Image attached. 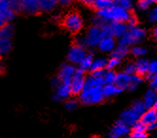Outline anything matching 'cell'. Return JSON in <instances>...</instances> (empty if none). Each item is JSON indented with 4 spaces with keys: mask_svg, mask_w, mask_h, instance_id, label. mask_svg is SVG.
I'll return each mask as SVG.
<instances>
[{
    "mask_svg": "<svg viewBox=\"0 0 157 138\" xmlns=\"http://www.w3.org/2000/svg\"><path fill=\"white\" fill-rule=\"evenodd\" d=\"M103 98V87L94 86L87 83H85L84 88L80 96L81 101L86 105L97 104V103L101 102Z\"/></svg>",
    "mask_w": 157,
    "mask_h": 138,
    "instance_id": "1",
    "label": "cell"
},
{
    "mask_svg": "<svg viewBox=\"0 0 157 138\" xmlns=\"http://www.w3.org/2000/svg\"><path fill=\"white\" fill-rule=\"evenodd\" d=\"M98 15L107 22H125L128 21L131 14L129 11L117 5H113L102 10H98Z\"/></svg>",
    "mask_w": 157,
    "mask_h": 138,
    "instance_id": "2",
    "label": "cell"
},
{
    "mask_svg": "<svg viewBox=\"0 0 157 138\" xmlns=\"http://www.w3.org/2000/svg\"><path fill=\"white\" fill-rule=\"evenodd\" d=\"M146 36V32L144 29L139 28H131L127 32L123 35L119 40V44L129 47V45L134 44L140 41H142Z\"/></svg>",
    "mask_w": 157,
    "mask_h": 138,
    "instance_id": "3",
    "label": "cell"
},
{
    "mask_svg": "<svg viewBox=\"0 0 157 138\" xmlns=\"http://www.w3.org/2000/svg\"><path fill=\"white\" fill-rule=\"evenodd\" d=\"M63 26L72 33H76L82 29L83 22L82 16L76 11L67 14L63 19Z\"/></svg>",
    "mask_w": 157,
    "mask_h": 138,
    "instance_id": "4",
    "label": "cell"
},
{
    "mask_svg": "<svg viewBox=\"0 0 157 138\" xmlns=\"http://www.w3.org/2000/svg\"><path fill=\"white\" fill-rule=\"evenodd\" d=\"M103 38H104V35L102 33L101 28L93 26L87 31V34L84 38L85 44L87 45V47H90V48L98 47L100 43V41H101Z\"/></svg>",
    "mask_w": 157,
    "mask_h": 138,
    "instance_id": "5",
    "label": "cell"
},
{
    "mask_svg": "<svg viewBox=\"0 0 157 138\" xmlns=\"http://www.w3.org/2000/svg\"><path fill=\"white\" fill-rule=\"evenodd\" d=\"M85 85V79H84V71L82 69H76V72L72 80L70 82L71 94L72 95H80Z\"/></svg>",
    "mask_w": 157,
    "mask_h": 138,
    "instance_id": "6",
    "label": "cell"
},
{
    "mask_svg": "<svg viewBox=\"0 0 157 138\" xmlns=\"http://www.w3.org/2000/svg\"><path fill=\"white\" fill-rule=\"evenodd\" d=\"M86 56V52L84 48L78 44H75L70 48L68 52V60L75 64H80L82 59Z\"/></svg>",
    "mask_w": 157,
    "mask_h": 138,
    "instance_id": "7",
    "label": "cell"
},
{
    "mask_svg": "<svg viewBox=\"0 0 157 138\" xmlns=\"http://www.w3.org/2000/svg\"><path fill=\"white\" fill-rule=\"evenodd\" d=\"M140 118L141 114H139L132 107L123 112L120 117V120L124 122L126 125H128L129 127L130 126H133L138 120H140Z\"/></svg>",
    "mask_w": 157,
    "mask_h": 138,
    "instance_id": "8",
    "label": "cell"
},
{
    "mask_svg": "<svg viewBox=\"0 0 157 138\" xmlns=\"http://www.w3.org/2000/svg\"><path fill=\"white\" fill-rule=\"evenodd\" d=\"M130 129H129V126L126 125L123 121L119 120L117 121L113 129H112L109 137L110 138H120L121 136H125L129 133Z\"/></svg>",
    "mask_w": 157,
    "mask_h": 138,
    "instance_id": "9",
    "label": "cell"
},
{
    "mask_svg": "<svg viewBox=\"0 0 157 138\" xmlns=\"http://www.w3.org/2000/svg\"><path fill=\"white\" fill-rule=\"evenodd\" d=\"M75 72H76V69L74 66H72L70 64H64L63 66H62L58 77L62 80V82L70 83L72 80V78L75 75Z\"/></svg>",
    "mask_w": 157,
    "mask_h": 138,
    "instance_id": "10",
    "label": "cell"
},
{
    "mask_svg": "<svg viewBox=\"0 0 157 138\" xmlns=\"http://www.w3.org/2000/svg\"><path fill=\"white\" fill-rule=\"evenodd\" d=\"M115 84L121 90L129 89L130 85L132 84V75H129L125 72L118 73L117 75Z\"/></svg>",
    "mask_w": 157,
    "mask_h": 138,
    "instance_id": "11",
    "label": "cell"
},
{
    "mask_svg": "<svg viewBox=\"0 0 157 138\" xmlns=\"http://www.w3.org/2000/svg\"><path fill=\"white\" fill-rule=\"evenodd\" d=\"M23 10L26 11L27 13L34 14L37 13L40 10V6L38 0H20Z\"/></svg>",
    "mask_w": 157,
    "mask_h": 138,
    "instance_id": "12",
    "label": "cell"
},
{
    "mask_svg": "<svg viewBox=\"0 0 157 138\" xmlns=\"http://www.w3.org/2000/svg\"><path fill=\"white\" fill-rule=\"evenodd\" d=\"M0 13H1L6 21L13 19L14 13L10 9V0H0Z\"/></svg>",
    "mask_w": 157,
    "mask_h": 138,
    "instance_id": "13",
    "label": "cell"
},
{
    "mask_svg": "<svg viewBox=\"0 0 157 138\" xmlns=\"http://www.w3.org/2000/svg\"><path fill=\"white\" fill-rule=\"evenodd\" d=\"M71 94V88H70V83H64L62 82L56 90V94L54 96L55 100H61L63 98H68Z\"/></svg>",
    "mask_w": 157,
    "mask_h": 138,
    "instance_id": "14",
    "label": "cell"
},
{
    "mask_svg": "<svg viewBox=\"0 0 157 138\" xmlns=\"http://www.w3.org/2000/svg\"><path fill=\"white\" fill-rule=\"evenodd\" d=\"M98 48L101 51L109 52L116 48V42L113 37H104L101 41H100Z\"/></svg>",
    "mask_w": 157,
    "mask_h": 138,
    "instance_id": "15",
    "label": "cell"
},
{
    "mask_svg": "<svg viewBox=\"0 0 157 138\" xmlns=\"http://www.w3.org/2000/svg\"><path fill=\"white\" fill-rule=\"evenodd\" d=\"M142 122H144L146 125H150L151 123L157 122V110L155 109H149L148 111H146L140 118Z\"/></svg>",
    "mask_w": 157,
    "mask_h": 138,
    "instance_id": "16",
    "label": "cell"
},
{
    "mask_svg": "<svg viewBox=\"0 0 157 138\" xmlns=\"http://www.w3.org/2000/svg\"><path fill=\"white\" fill-rule=\"evenodd\" d=\"M111 27H112V30H113L114 36L119 38H121L128 30L127 26L125 24H123V22H112Z\"/></svg>",
    "mask_w": 157,
    "mask_h": 138,
    "instance_id": "17",
    "label": "cell"
},
{
    "mask_svg": "<svg viewBox=\"0 0 157 138\" xmlns=\"http://www.w3.org/2000/svg\"><path fill=\"white\" fill-rule=\"evenodd\" d=\"M149 64L150 63L145 60V59H140L138 60L134 65H136V73L141 77L146 76L149 73Z\"/></svg>",
    "mask_w": 157,
    "mask_h": 138,
    "instance_id": "18",
    "label": "cell"
},
{
    "mask_svg": "<svg viewBox=\"0 0 157 138\" xmlns=\"http://www.w3.org/2000/svg\"><path fill=\"white\" fill-rule=\"evenodd\" d=\"M156 99H157V94L155 90L151 89L146 92L144 97V104L146 105L147 109H151L153 107Z\"/></svg>",
    "mask_w": 157,
    "mask_h": 138,
    "instance_id": "19",
    "label": "cell"
},
{
    "mask_svg": "<svg viewBox=\"0 0 157 138\" xmlns=\"http://www.w3.org/2000/svg\"><path fill=\"white\" fill-rule=\"evenodd\" d=\"M121 92L122 90L118 88L116 84H105L103 86V94H104V97H107V98L117 95L121 93Z\"/></svg>",
    "mask_w": 157,
    "mask_h": 138,
    "instance_id": "20",
    "label": "cell"
},
{
    "mask_svg": "<svg viewBox=\"0 0 157 138\" xmlns=\"http://www.w3.org/2000/svg\"><path fill=\"white\" fill-rule=\"evenodd\" d=\"M40 10L43 11H51L57 5V0H38Z\"/></svg>",
    "mask_w": 157,
    "mask_h": 138,
    "instance_id": "21",
    "label": "cell"
},
{
    "mask_svg": "<svg viewBox=\"0 0 157 138\" xmlns=\"http://www.w3.org/2000/svg\"><path fill=\"white\" fill-rule=\"evenodd\" d=\"M128 47H124V45L119 44L117 48H116L113 50V53H112V57L118 60L123 59L124 57L128 54Z\"/></svg>",
    "mask_w": 157,
    "mask_h": 138,
    "instance_id": "22",
    "label": "cell"
},
{
    "mask_svg": "<svg viewBox=\"0 0 157 138\" xmlns=\"http://www.w3.org/2000/svg\"><path fill=\"white\" fill-rule=\"evenodd\" d=\"M13 27L12 25H5L0 29V39H10L13 35Z\"/></svg>",
    "mask_w": 157,
    "mask_h": 138,
    "instance_id": "23",
    "label": "cell"
},
{
    "mask_svg": "<svg viewBox=\"0 0 157 138\" xmlns=\"http://www.w3.org/2000/svg\"><path fill=\"white\" fill-rule=\"evenodd\" d=\"M93 62H94L93 55L92 54H86V56L82 59V61L80 63V68L82 69L83 71L87 70V69H90Z\"/></svg>",
    "mask_w": 157,
    "mask_h": 138,
    "instance_id": "24",
    "label": "cell"
},
{
    "mask_svg": "<svg viewBox=\"0 0 157 138\" xmlns=\"http://www.w3.org/2000/svg\"><path fill=\"white\" fill-rule=\"evenodd\" d=\"M107 62L108 61H106L105 59H102V58H98V59L94 60V62H93V63L91 65L90 70L92 72L97 71V70H101V69H103L104 67H106Z\"/></svg>",
    "mask_w": 157,
    "mask_h": 138,
    "instance_id": "25",
    "label": "cell"
},
{
    "mask_svg": "<svg viewBox=\"0 0 157 138\" xmlns=\"http://www.w3.org/2000/svg\"><path fill=\"white\" fill-rule=\"evenodd\" d=\"M93 6L98 10H106L110 8L111 6H113V2L109 1V0H95Z\"/></svg>",
    "mask_w": 157,
    "mask_h": 138,
    "instance_id": "26",
    "label": "cell"
},
{
    "mask_svg": "<svg viewBox=\"0 0 157 138\" xmlns=\"http://www.w3.org/2000/svg\"><path fill=\"white\" fill-rule=\"evenodd\" d=\"M117 74L113 70H108L103 75V80L105 84H115Z\"/></svg>",
    "mask_w": 157,
    "mask_h": 138,
    "instance_id": "27",
    "label": "cell"
},
{
    "mask_svg": "<svg viewBox=\"0 0 157 138\" xmlns=\"http://www.w3.org/2000/svg\"><path fill=\"white\" fill-rule=\"evenodd\" d=\"M12 42L10 39H0V54H6L10 50Z\"/></svg>",
    "mask_w": 157,
    "mask_h": 138,
    "instance_id": "28",
    "label": "cell"
},
{
    "mask_svg": "<svg viewBox=\"0 0 157 138\" xmlns=\"http://www.w3.org/2000/svg\"><path fill=\"white\" fill-rule=\"evenodd\" d=\"M155 74H157V61H151L149 64V73L147 74V79L151 80Z\"/></svg>",
    "mask_w": 157,
    "mask_h": 138,
    "instance_id": "29",
    "label": "cell"
},
{
    "mask_svg": "<svg viewBox=\"0 0 157 138\" xmlns=\"http://www.w3.org/2000/svg\"><path fill=\"white\" fill-rule=\"evenodd\" d=\"M132 108L136 110L139 114H141V117H142V114L147 111L146 109H147V107H146V105L144 104V102H142V101H136L132 104Z\"/></svg>",
    "mask_w": 157,
    "mask_h": 138,
    "instance_id": "30",
    "label": "cell"
},
{
    "mask_svg": "<svg viewBox=\"0 0 157 138\" xmlns=\"http://www.w3.org/2000/svg\"><path fill=\"white\" fill-rule=\"evenodd\" d=\"M10 9L13 10V13H19V11L23 10L20 0H12L10 1Z\"/></svg>",
    "mask_w": 157,
    "mask_h": 138,
    "instance_id": "31",
    "label": "cell"
},
{
    "mask_svg": "<svg viewBox=\"0 0 157 138\" xmlns=\"http://www.w3.org/2000/svg\"><path fill=\"white\" fill-rule=\"evenodd\" d=\"M147 130V125L141 120H138L132 126V132H145Z\"/></svg>",
    "mask_w": 157,
    "mask_h": 138,
    "instance_id": "32",
    "label": "cell"
},
{
    "mask_svg": "<svg viewBox=\"0 0 157 138\" xmlns=\"http://www.w3.org/2000/svg\"><path fill=\"white\" fill-rule=\"evenodd\" d=\"M131 52L133 56L141 57V56H144L146 53H147V50H146L144 48H141V47H134L131 49Z\"/></svg>",
    "mask_w": 157,
    "mask_h": 138,
    "instance_id": "33",
    "label": "cell"
},
{
    "mask_svg": "<svg viewBox=\"0 0 157 138\" xmlns=\"http://www.w3.org/2000/svg\"><path fill=\"white\" fill-rule=\"evenodd\" d=\"M102 33L104 37H114V34H113V30H112V27H111V24H109V23H107V24H105L102 28Z\"/></svg>",
    "mask_w": 157,
    "mask_h": 138,
    "instance_id": "34",
    "label": "cell"
},
{
    "mask_svg": "<svg viewBox=\"0 0 157 138\" xmlns=\"http://www.w3.org/2000/svg\"><path fill=\"white\" fill-rule=\"evenodd\" d=\"M116 5L125 9V10H130L132 8V2L131 0H116Z\"/></svg>",
    "mask_w": 157,
    "mask_h": 138,
    "instance_id": "35",
    "label": "cell"
},
{
    "mask_svg": "<svg viewBox=\"0 0 157 138\" xmlns=\"http://www.w3.org/2000/svg\"><path fill=\"white\" fill-rule=\"evenodd\" d=\"M152 3H153V0H139L138 7L140 10H148Z\"/></svg>",
    "mask_w": 157,
    "mask_h": 138,
    "instance_id": "36",
    "label": "cell"
},
{
    "mask_svg": "<svg viewBox=\"0 0 157 138\" xmlns=\"http://www.w3.org/2000/svg\"><path fill=\"white\" fill-rule=\"evenodd\" d=\"M107 23H109V22H107L105 19H103L102 17H100V16H96L94 19H93V24H94V26H96V27H99V28H102L105 24H107Z\"/></svg>",
    "mask_w": 157,
    "mask_h": 138,
    "instance_id": "37",
    "label": "cell"
},
{
    "mask_svg": "<svg viewBox=\"0 0 157 138\" xmlns=\"http://www.w3.org/2000/svg\"><path fill=\"white\" fill-rule=\"evenodd\" d=\"M118 64H119V60L118 59H116V58H113V57H112V59H110L107 62L106 67H107L108 70H112V69L116 68Z\"/></svg>",
    "mask_w": 157,
    "mask_h": 138,
    "instance_id": "38",
    "label": "cell"
},
{
    "mask_svg": "<svg viewBox=\"0 0 157 138\" xmlns=\"http://www.w3.org/2000/svg\"><path fill=\"white\" fill-rule=\"evenodd\" d=\"M78 107V102L74 99H71L69 101H67L66 102V104H65V108L67 110H69V111H74L76 110Z\"/></svg>",
    "mask_w": 157,
    "mask_h": 138,
    "instance_id": "39",
    "label": "cell"
},
{
    "mask_svg": "<svg viewBox=\"0 0 157 138\" xmlns=\"http://www.w3.org/2000/svg\"><path fill=\"white\" fill-rule=\"evenodd\" d=\"M129 138H147V134L145 132H132Z\"/></svg>",
    "mask_w": 157,
    "mask_h": 138,
    "instance_id": "40",
    "label": "cell"
},
{
    "mask_svg": "<svg viewBox=\"0 0 157 138\" xmlns=\"http://www.w3.org/2000/svg\"><path fill=\"white\" fill-rule=\"evenodd\" d=\"M125 73L129 74V75H132L134 72H136V65L134 63H129L125 66Z\"/></svg>",
    "mask_w": 157,
    "mask_h": 138,
    "instance_id": "41",
    "label": "cell"
},
{
    "mask_svg": "<svg viewBox=\"0 0 157 138\" xmlns=\"http://www.w3.org/2000/svg\"><path fill=\"white\" fill-rule=\"evenodd\" d=\"M149 18L151 22H157V7L153 8L149 14Z\"/></svg>",
    "mask_w": 157,
    "mask_h": 138,
    "instance_id": "42",
    "label": "cell"
},
{
    "mask_svg": "<svg viewBox=\"0 0 157 138\" xmlns=\"http://www.w3.org/2000/svg\"><path fill=\"white\" fill-rule=\"evenodd\" d=\"M142 77L139 76V75H132V83L133 84H140L142 82Z\"/></svg>",
    "mask_w": 157,
    "mask_h": 138,
    "instance_id": "43",
    "label": "cell"
},
{
    "mask_svg": "<svg viewBox=\"0 0 157 138\" xmlns=\"http://www.w3.org/2000/svg\"><path fill=\"white\" fill-rule=\"evenodd\" d=\"M127 22H128V24H129V26H130L131 28H133V27H136V24H137V19H136V16L131 15L130 18H129V20H128Z\"/></svg>",
    "mask_w": 157,
    "mask_h": 138,
    "instance_id": "44",
    "label": "cell"
},
{
    "mask_svg": "<svg viewBox=\"0 0 157 138\" xmlns=\"http://www.w3.org/2000/svg\"><path fill=\"white\" fill-rule=\"evenodd\" d=\"M151 89L157 91V74H155L152 78V79L151 80Z\"/></svg>",
    "mask_w": 157,
    "mask_h": 138,
    "instance_id": "45",
    "label": "cell"
},
{
    "mask_svg": "<svg viewBox=\"0 0 157 138\" xmlns=\"http://www.w3.org/2000/svg\"><path fill=\"white\" fill-rule=\"evenodd\" d=\"M104 73H105V72L103 71V69H101V70H97V71L92 72V76L97 77V78H103Z\"/></svg>",
    "mask_w": 157,
    "mask_h": 138,
    "instance_id": "46",
    "label": "cell"
},
{
    "mask_svg": "<svg viewBox=\"0 0 157 138\" xmlns=\"http://www.w3.org/2000/svg\"><path fill=\"white\" fill-rule=\"evenodd\" d=\"M6 19L4 18V16L1 14V13H0V29H1L5 25H6Z\"/></svg>",
    "mask_w": 157,
    "mask_h": 138,
    "instance_id": "47",
    "label": "cell"
},
{
    "mask_svg": "<svg viewBox=\"0 0 157 138\" xmlns=\"http://www.w3.org/2000/svg\"><path fill=\"white\" fill-rule=\"evenodd\" d=\"M156 128H157V122L151 123L150 125H147V130H149V131H152V130H154Z\"/></svg>",
    "mask_w": 157,
    "mask_h": 138,
    "instance_id": "48",
    "label": "cell"
},
{
    "mask_svg": "<svg viewBox=\"0 0 157 138\" xmlns=\"http://www.w3.org/2000/svg\"><path fill=\"white\" fill-rule=\"evenodd\" d=\"M57 1L62 5H68L71 2V0H57Z\"/></svg>",
    "mask_w": 157,
    "mask_h": 138,
    "instance_id": "49",
    "label": "cell"
},
{
    "mask_svg": "<svg viewBox=\"0 0 157 138\" xmlns=\"http://www.w3.org/2000/svg\"><path fill=\"white\" fill-rule=\"evenodd\" d=\"M82 1L85 3V4H87V5H93V3L95 2V0H82Z\"/></svg>",
    "mask_w": 157,
    "mask_h": 138,
    "instance_id": "50",
    "label": "cell"
},
{
    "mask_svg": "<svg viewBox=\"0 0 157 138\" xmlns=\"http://www.w3.org/2000/svg\"><path fill=\"white\" fill-rule=\"evenodd\" d=\"M153 34H154V37H155V39H156V41H157V28L154 29V31H153Z\"/></svg>",
    "mask_w": 157,
    "mask_h": 138,
    "instance_id": "51",
    "label": "cell"
},
{
    "mask_svg": "<svg viewBox=\"0 0 157 138\" xmlns=\"http://www.w3.org/2000/svg\"><path fill=\"white\" fill-rule=\"evenodd\" d=\"M152 109H155V110H157V99H156V101H155V103H154V105H153Z\"/></svg>",
    "mask_w": 157,
    "mask_h": 138,
    "instance_id": "52",
    "label": "cell"
},
{
    "mask_svg": "<svg viewBox=\"0 0 157 138\" xmlns=\"http://www.w3.org/2000/svg\"><path fill=\"white\" fill-rule=\"evenodd\" d=\"M153 2H155V3H157V0H153Z\"/></svg>",
    "mask_w": 157,
    "mask_h": 138,
    "instance_id": "53",
    "label": "cell"
},
{
    "mask_svg": "<svg viewBox=\"0 0 157 138\" xmlns=\"http://www.w3.org/2000/svg\"><path fill=\"white\" fill-rule=\"evenodd\" d=\"M109 1H112V2H113V1H115V0H109Z\"/></svg>",
    "mask_w": 157,
    "mask_h": 138,
    "instance_id": "54",
    "label": "cell"
},
{
    "mask_svg": "<svg viewBox=\"0 0 157 138\" xmlns=\"http://www.w3.org/2000/svg\"><path fill=\"white\" fill-rule=\"evenodd\" d=\"M127 138H129V137H127Z\"/></svg>",
    "mask_w": 157,
    "mask_h": 138,
    "instance_id": "55",
    "label": "cell"
},
{
    "mask_svg": "<svg viewBox=\"0 0 157 138\" xmlns=\"http://www.w3.org/2000/svg\"><path fill=\"white\" fill-rule=\"evenodd\" d=\"M10 1H12V0H10Z\"/></svg>",
    "mask_w": 157,
    "mask_h": 138,
    "instance_id": "56",
    "label": "cell"
}]
</instances>
